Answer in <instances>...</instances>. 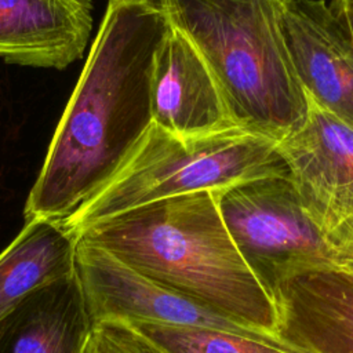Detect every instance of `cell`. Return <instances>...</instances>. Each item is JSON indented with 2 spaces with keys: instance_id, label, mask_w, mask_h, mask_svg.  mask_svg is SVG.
I'll return each instance as SVG.
<instances>
[{
  "instance_id": "8",
  "label": "cell",
  "mask_w": 353,
  "mask_h": 353,
  "mask_svg": "<svg viewBox=\"0 0 353 353\" xmlns=\"http://www.w3.org/2000/svg\"><path fill=\"white\" fill-rule=\"evenodd\" d=\"M280 26L306 97L353 127V37L331 0H280Z\"/></svg>"
},
{
  "instance_id": "11",
  "label": "cell",
  "mask_w": 353,
  "mask_h": 353,
  "mask_svg": "<svg viewBox=\"0 0 353 353\" xmlns=\"http://www.w3.org/2000/svg\"><path fill=\"white\" fill-rule=\"evenodd\" d=\"M279 336L301 353H353V272L338 266L296 276L279 305Z\"/></svg>"
},
{
  "instance_id": "7",
  "label": "cell",
  "mask_w": 353,
  "mask_h": 353,
  "mask_svg": "<svg viewBox=\"0 0 353 353\" xmlns=\"http://www.w3.org/2000/svg\"><path fill=\"white\" fill-rule=\"evenodd\" d=\"M276 150L305 210L335 250L353 222V127L309 99L303 124Z\"/></svg>"
},
{
  "instance_id": "12",
  "label": "cell",
  "mask_w": 353,
  "mask_h": 353,
  "mask_svg": "<svg viewBox=\"0 0 353 353\" xmlns=\"http://www.w3.org/2000/svg\"><path fill=\"white\" fill-rule=\"evenodd\" d=\"M91 327L73 273L30 292L0 320V353H84Z\"/></svg>"
},
{
  "instance_id": "17",
  "label": "cell",
  "mask_w": 353,
  "mask_h": 353,
  "mask_svg": "<svg viewBox=\"0 0 353 353\" xmlns=\"http://www.w3.org/2000/svg\"><path fill=\"white\" fill-rule=\"evenodd\" d=\"M334 1V0H332ZM336 3V1H335ZM338 4V3H336ZM339 6V4H338ZM341 7V6H339ZM342 8V11H343V15H345V19H346V22H347V26H349V29H350V33H352V37H353V12L352 11H347V10H345L343 7H341Z\"/></svg>"
},
{
  "instance_id": "3",
  "label": "cell",
  "mask_w": 353,
  "mask_h": 353,
  "mask_svg": "<svg viewBox=\"0 0 353 353\" xmlns=\"http://www.w3.org/2000/svg\"><path fill=\"white\" fill-rule=\"evenodd\" d=\"M212 73L234 123L280 142L305 121L309 99L280 26V0H159Z\"/></svg>"
},
{
  "instance_id": "13",
  "label": "cell",
  "mask_w": 353,
  "mask_h": 353,
  "mask_svg": "<svg viewBox=\"0 0 353 353\" xmlns=\"http://www.w3.org/2000/svg\"><path fill=\"white\" fill-rule=\"evenodd\" d=\"M77 240L63 219L26 221L0 252V320L30 292L76 273Z\"/></svg>"
},
{
  "instance_id": "6",
  "label": "cell",
  "mask_w": 353,
  "mask_h": 353,
  "mask_svg": "<svg viewBox=\"0 0 353 353\" xmlns=\"http://www.w3.org/2000/svg\"><path fill=\"white\" fill-rule=\"evenodd\" d=\"M76 274L92 324L124 321L197 325L280 341L167 290L130 269L105 250L79 240Z\"/></svg>"
},
{
  "instance_id": "5",
  "label": "cell",
  "mask_w": 353,
  "mask_h": 353,
  "mask_svg": "<svg viewBox=\"0 0 353 353\" xmlns=\"http://www.w3.org/2000/svg\"><path fill=\"white\" fill-rule=\"evenodd\" d=\"M216 199L234 245L270 295L294 274L342 266L288 172L230 185Z\"/></svg>"
},
{
  "instance_id": "16",
  "label": "cell",
  "mask_w": 353,
  "mask_h": 353,
  "mask_svg": "<svg viewBox=\"0 0 353 353\" xmlns=\"http://www.w3.org/2000/svg\"><path fill=\"white\" fill-rule=\"evenodd\" d=\"M335 251L338 252L342 268L353 272V222L341 234L335 244Z\"/></svg>"
},
{
  "instance_id": "4",
  "label": "cell",
  "mask_w": 353,
  "mask_h": 353,
  "mask_svg": "<svg viewBox=\"0 0 353 353\" xmlns=\"http://www.w3.org/2000/svg\"><path fill=\"white\" fill-rule=\"evenodd\" d=\"M276 146L239 125L186 137L152 123L108 183L63 221L77 234L99 219L150 201L288 172Z\"/></svg>"
},
{
  "instance_id": "18",
  "label": "cell",
  "mask_w": 353,
  "mask_h": 353,
  "mask_svg": "<svg viewBox=\"0 0 353 353\" xmlns=\"http://www.w3.org/2000/svg\"><path fill=\"white\" fill-rule=\"evenodd\" d=\"M334 1H336V3H338L341 7H343L345 10L353 12V0H334Z\"/></svg>"
},
{
  "instance_id": "14",
  "label": "cell",
  "mask_w": 353,
  "mask_h": 353,
  "mask_svg": "<svg viewBox=\"0 0 353 353\" xmlns=\"http://www.w3.org/2000/svg\"><path fill=\"white\" fill-rule=\"evenodd\" d=\"M164 353H301L283 341L248 336L221 328L128 323Z\"/></svg>"
},
{
  "instance_id": "10",
  "label": "cell",
  "mask_w": 353,
  "mask_h": 353,
  "mask_svg": "<svg viewBox=\"0 0 353 353\" xmlns=\"http://www.w3.org/2000/svg\"><path fill=\"white\" fill-rule=\"evenodd\" d=\"M91 28V0H0V57L62 70L81 58Z\"/></svg>"
},
{
  "instance_id": "1",
  "label": "cell",
  "mask_w": 353,
  "mask_h": 353,
  "mask_svg": "<svg viewBox=\"0 0 353 353\" xmlns=\"http://www.w3.org/2000/svg\"><path fill=\"white\" fill-rule=\"evenodd\" d=\"M170 23L154 0H109L29 192L25 221L66 219L98 193L152 124L153 61Z\"/></svg>"
},
{
  "instance_id": "2",
  "label": "cell",
  "mask_w": 353,
  "mask_h": 353,
  "mask_svg": "<svg viewBox=\"0 0 353 353\" xmlns=\"http://www.w3.org/2000/svg\"><path fill=\"white\" fill-rule=\"evenodd\" d=\"M77 239L170 291L279 338L276 303L234 245L216 190L125 210L83 228Z\"/></svg>"
},
{
  "instance_id": "15",
  "label": "cell",
  "mask_w": 353,
  "mask_h": 353,
  "mask_svg": "<svg viewBox=\"0 0 353 353\" xmlns=\"http://www.w3.org/2000/svg\"><path fill=\"white\" fill-rule=\"evenodd\" d=\"M84 353H164L124 321H101L91 327Z\"/></svg>"
},
{
  "instance_id": "9",
  "label": "cell",
  "mask_w": 353,
  "mask_h": 353,
  "mask_svg": "<svg viewBox=\"0 0 353 353\" xmlns=\"http://www.w3.org/2000/svg\"><path fill=\"white\" fill-rule=\"evenodd\" d=\"M152 123L175 135H207L236 127L208 66L170 25L152 73Z\"/></svg>"
}]
</instances>
